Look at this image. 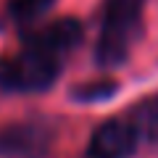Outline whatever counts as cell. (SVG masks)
Wrapping results in <instances>:
<instances>
[{"label": "cell", "instance_id": "7a4b0ae2", "mask_svg": "<svg viewBox=\"0 0 158 158\" xmlns=\"http://www.w3.org/2000/svg\"><path fill=\"white\" fill-rule=\"evenodd\" d=\"M142 6L145 0H108L95 45V58L103 69H113L127 61L142 24Z\"/></svg>", "mask_w": 158, "mask_h": 158}, {"label": "cell", "instance_id": "3957f363", "mask_svg": "<svg viewBox=\"0 0 158 158\" xmlns=\"http://www.w3.org/2000/svg\"><path fill=\"white\" fill-rule=\"evenodd\" d=\"M140 127L135 118H108L92 132L87 158H129L140 142Z\"/></svg>", "mask_w": 158, "mask_h": 158}, {"label": "cell", "instance_id": "5b68a950", "mask_svg": "<svg viewBox=\"0 0 158 158\" xmlns=\"http://www.w3.org/2000/svg\"><path fill=\"white\" fill-rule=\"evenodd\" d=\"M132 118H135L137 127H140V135L150 137V140H158V95L150 98Z\"/></svg>", "mask_w": 158, "mask_h": 158}, {"label": "cell", "instance_id": "6da1fadb", "mask_svg": "<svg viewBox=\"0 0 158 158\" xmlns=\"http://www.w3.org/2000/svg\"><path fill=\"white\" fill-rule=\"evenodd\" d=\"M77 19H58L29 37V42L0 66V85L11 92H45L61 77L63 58L79 45Z\"/></svg>", "mask_w": 158, "mask_h": 158}, {"label": "cell", "instance_id": "8992f818", "mask_svg": "<svg viewBox=\"0 0 158 158\" xmlns=\"http://www.w3.org/2000/svg\"><path fill=\"white\" fill-rule=\"evenodd\" d=\"M113 92H116V82H95V85L79 87L77 98H82V100H100V98H111Z\"/></svg>", "mask_w": 158, "mask_h": 158}, {"label": "cell", "instance_id": "277c9868", "mask_svg": "<svg viewBox=\"0 0 158 158\" xmlns=\"http://www.w3.org/2000/svg\"><path fill=\"white\" fill-rule=\"evenodd\" d=\"M53 3L56 0H11V16L19 24H32L34 19L50 11Z\"/></svg>", "mask_w": 158, "mask_h": 158}]
</instances>
